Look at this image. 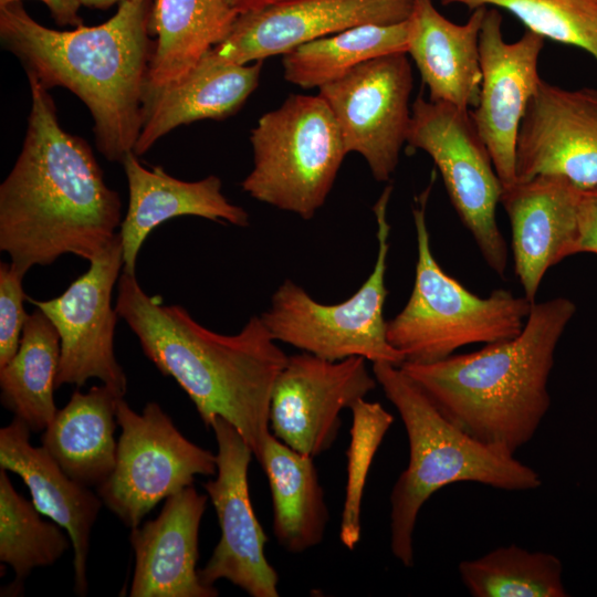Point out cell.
<instances>
[{
    "instance_id": "6da1fadb",
    "label": "cell",
    "mask_w": 597,
    "mask_h": 597,
    "mask_svg": "<svg viewBox=\"0 0 597 597\" xmlns=\"http://www.w3.org/2000/svg\"><path fill=\"white\" fill-rule=\"evenodd\" d=\"M27 76V133L0 186V250L23 276L67 253L90 262L123 220L121 198L106 185L87 142L62 128L49 90Z\"/></svg>"
},
{
    "instance_id": "7a4b0ae2",
    "label": "cell",
    "mask_w": 597,
    "mask_h": 597,
    "mask_svg": "<svg viewBox=\"0 0 597 597\" xmlns=\"http://www.w3.org/2000/svg\"><path fill=\"white\" fill-rule=\"evenodd\" d=\"M115 308L158 370L172 377L207 428L217 417L244 438L259 462L270 434L274 383L289 356L260 315L223 335L199 324L180 305L148 295L136 275L122 272Z\"/></svg>"
},
{
    "instance_id": "3957f363",
    "label": "cell",
    "mask_w": 597,
    "mask_h": 597,
    "mask_svg": "<svg viewBox=\"0 0 597 597\" xmlns=\"http://www.w3.org/2000/svg\"><path fill=\"white\" fill-rule=\"evenodd\" d=\"M151 9V0H127L102 24L60 31L35 21L21 1L0 7L3 49L43 87L67 88L86 105L96 148L109 161L123 163L140 133Z\"/></svg>"
},
{
    "instance_id": "277c9868",
    "label": "cell",
    "mask_w": 597,
    "mask_h": 597,
    "mask_svg": "<svg viewBox=\"0 0 597 597\" xmlns=\"http://www.w3.org/2000/svg\"><path fill=\"white\" fill-rule=\"evenodd\" d=\"M575 312L567 297L535 302L513 338L433 363L405 362L400 368L454 425L484 444L515 454L549 409L555 349Z\"/></svg>"
},
{
    "instance_id": "5b68a950",
    "label": "cell",
    "mask_w": 597,
    "mask_h": 597,
    "mask_svg": "<svg viewBox=\"0 0 597 597\" xmlns=\"http://www.w3.org/2000/svg\"><path fill=\"white\" fill-rule=\"evenodd\" d=\"M371 371L396 407L409 442L408 465L390 493V549L404 566L413 565L417 519L438 490L455 482L504 491L542 485L540 474L514 454L482 443L449 420L400 366L373 363Z\"/></svg>"
},
{
    "instance_id": "8992f818",
    "label": "cell",
    "mask_w": 597,
    "mask_h": 597,
    "mask_svg": "<svg viewBox=\"0 0 597 597\" xmlns=\"http://www.w3.org/2000/svg\"><path fill=\"white\" fill-rule=\"evenodd\" d=\"M430 190L431 184L412 209L418 254L413 287L404 308L387 321L388 342L405 362L419 364L444 359L465 345L515 337L533 304L503 289L478 296L443 271L426 221Z\"/></svg>"
},
{
    "instance_id": "52a82bcc",
    "label": "cell",
    "mask_w": 597,
    "mask_h": 597,
    "mask_svg": "<svg viewBox=\"0 0 597 597\" xmlns=\"http://www.w3.org/2000/svg\"><path fill=\"white\" fill-rule=\"evenodd\" d=\"M253 168L241 182L258 201L312 219L348 154L326 102L294 94L251 130Z\"/></svg>"
},
{
    "instance_id": "ba28073f",
    "label": "cell",
    "mask_w": 597,
    "mask_h": 597,
    "mask_svg": "<svg viewBox=\"0 0 597 597\" xmlns=\"http://www.w3.org/2000/svg\"><path fill=\"white\" fill-rule=\"evenodd\" d=\"M388 185L373 207L377 222V258L371 273L347 300L323 304L292 280L283 281L260 316L273 338L328 360L363 357L401 366L405 356L387 338L384 305L390 224Z\"/></svg>"
},
{
    "instance_id": "9c48e42d",
    "label": "cell",
    "mask_w": 597,
    "mask_h": 597,
    "mask_svg": "<svg viewBox=\"0 0 597 597\" xmlns=\"http://www.w3.org/2000/svg\"><path fill=\"white\" fill-rule=\"evenodd\" d=\"M407 144L433 160L485 263L504 276L507 245L496 222L503 186L470 109L419 95L411 105Z\"/></svg>"
},
{
    "instance_id": "30bf717a",
    "label": "cell",
    "mask_w": 597,
    "mask_h": 597,
    "mask_svg": "<svg viewBox=\"0 0 597 597\" xmlns=\"http://www.w3.org/2000/svg\"><path fill=\"white\" fill-rule=\"evenodd\" d=\"M123 398L116 411L122 429L116 464L97 493L133 528L160 501L192 485L196 475L216 474L217 463L216 454L185 438L157 402L137 413Z\"/></svg>"
},
{
    "instance_id": "8fae6325",
    "label": "cell",
    "mask_w": 597,
    "mask_h": 597,
    "mask_svg": "<svg viewBox=\"0 0 597 597\" xmlns=\"http://www.w3.org/2000/svg\"><path fill=\"white\" fill-rule=\"evenodd\" d=\"M412 71L407 52L363 62L318 88L341 130L347 153H358L373 177L389 181L411 118Z\"/></svg>"
},
{
    "instance_id": "7c38bea8",
    "label": "cell",
    "mask_w": 597,
    "mask_h": 597,
    "mask_svg": "<svg viewBox=\"0 0 597 597\" xmlns=\"http://www.w3.org/2000/svg\"><path fill=\"white\" fill-rule=\"evenodd\" d=\"M124 266L119 232L90 261L88 270L59 296L39 301L29 298L56 328L61 342L56 388L81 387L91 378L100 379L123 397L127 377L114 353V333L119 317L112 306V293Z\"/></svg>"
},
{
    "instance_id": "4fadbf2b",
    "label": "cell",
    "mask_w": 597,
    "mask_h": 597,
    "mask_svg": "<svg viewBox=\"0 0 597 597\" xmlns=\"http://www.w3.org/2000/svg\"><path fill=\"white\" fill-rule=\"evenodd\" d=\"M216 437L217 476L203 484L216 510L220 541L199 577L213 586L227 579L251 597H277L279 575L265 556L268 536L249 494L248 470L252 449L227 420L217 417L210 427Z\"/></svg>"
},
{
    "instance_id": "5bb4252c",
    "label": "cell",
    "mask_w": 597,
    "mask_h": 597,
    "mask_svg": "<svg viewBox=\"0 0 597 597\" xmlns=\"http://www.w3.org/2000/svg\"><path fill=\"white\" fill-rule=\"evenodd\" d=\"M366 359L328 360L302 352L289 356L271 395V433L290 448L315 458L335 442L341 412L377 386Z\"/></svg>"
},
{
    "instance_id": "9a60e30c",
    "label": "cell",
    "mask_w": 597,
    "mask_h": 597,
    "mask_svg": "<svg viewBox=\"0 0 597 597\" xmlns=\"http://www.w3.org/2000/svg\"><path fill=\"white\" fill-rule=\"evenodd\" d=\"M544 42L531 30L506 42L502 14L496 8H486L479 41L482 82L478 104L470 112L503 187L517 180V134L541 81L538 61Z\"/></svg>"
},
{
    "instance_id": "2e32d148",
    "label": "cell",
    "mask_w": 597,
    "mask_h": 597,
    "mask_svg": "<svg viewBox=\"0 0 597 597\" xmlns=\"http://www.w3.org/2000/svg\"><path fill=\"white\" fill-rule=\"evenodd\" d=\"M565 177L597 188V88H563L541 78L520 125L516 181Z\"/></svg>"
},
{
    "instance_id": "e0dca14e",
    "label": "cell",
    "mask_w": 597,
    "mask_h": 597,
    "mask_svg": "<svg viewBox=\"0 0 597 597\" xmlns=\"http://www.w3.org/2000/svg\"><path fill=\"white\" fill-rule=\"evenodd\" d=\"M415 0H283L238 14L226 39L211 51L222 60L248 64L364 24L409 19Z\"/></svg>"
},
{
    "instance_id": "ac0fdd59",
    "label": "cell",
    "mask_w": 597,
    "mask_h": 597,
    "mask_svg": "<svg viewBox=\"0 0 597 597\" xmlns=\"http://www.w3.org/2000/svg\"><path fill=\"white\" fill-rule=\"evenodd\" d=\"M579 190L557 175L503 187L500 203L511 224L515 274L532 303L547 270L575 254Z\"/></svg>"
},
{
    "instance_id": "d6986e66",
    "label": "cell",
    "mask_w": 597,
    "mask_h": 597,
    "mask_svg": "<svg viewBox=\"0 0 597 597\" xmlns=\"http://www.w3.org/2000/svg\"><path fill=\"white\" fill-rule=\"evenodd\" d=\"M208 495L189 485L166 499L155 520L130 528L135 553L130 597H216L197 569L198 536Z\"/></svg>"
},
{
    "instance_id": "ffe728a7",
    "label": "cell",
    "mask_w": 597,
    "mask_h": 597,
    "mask_svg": "<svg viewBox=\"0 0 597 597\" xmlns=\"http://www.w3.org/2000/svg\"><path fill=\"white\" fill-rule=\"evenodd\" d=\"M262 61L232 63L209 50L180 78L163 86L146 85L143 124L134 147L144 155L170 130L202 119H224L235 114L256 88Z\"/></svg>"
},
{
    "instance_id": "44dd1931",
    "label": "cell",
    "mask_w": 597,
    "mask_h": 597,
    "mask_svg": "<svg viewBox=\"0 0 597 597\" xmlns=\"http://www.w3.org/2000/svg\"><path fill=\"white\" fill-rule=\"evenodd\" d=\"M30 434L17 417L0 429V468L18 474L35 509L67 532L74 552V591L85 596L90 535L104 503L88 486L70 478L43 447H33Z\"/></svg>"
},
{
    "instance_id": "7402d4cb",
    "label": "cell",
    "mask_w": 597,
    "mask_h": 597,
    "mask_svg": "<svg viewBox=\"0 0 597 597\" xmlns=\"http://www.w3.org/2000/svg\"><path fill=\"white\" fill-rule=\"evenodd\" d=\"M123 166L128 186V208L121 223L124 270L135 275L139 250L148 234L163 222L181 216H196L245 228L249 214L222 193L219 177L201 180L177 179L160 166L144 167L132 150Z\"/></svg>"
},
{
    "instance_id": "603a6c76",
    "label": "cell",
    "mask_w": 597,
    "mask_h": 597,
    "mask_svg": "<svg viewBox=\"0 0 597 597\" xmlns=\"http://www.w3.org/2000/svg\"><path fill=\"white\" fill-rule=\"evenodd\" d=\"M486 7L473 10L463 24L443 17L432 0H415L408 19L407 54L413 60L429 100L461 108L476 106L482 72L480 32Z\"/></svg>"
},
{
    "instance_id": "cb8c5ba5",
    "label": "cell",
    "mask_w": 597,
    "mask_h": 597,
    "mask_svg": "<svg viewBox=\"0 0 597 597\" xmlns=\"http://www.w3.org/2000/svg\"><path fill=\"white\" fill-rule=\"evenodd\" d=\"M121 398L104 384L85 394L75 390L41 436L42 447L62 470L86 486H100L115 468L114 433Z\"/></svg>"
},
{
    "instance_id": "d4e9b609",
    "label": "cell",
    "mask_w": 597,
    "mask_h": 597,
    "mask_svg": "<svg viewBox=\"0 0 597 597\" xmlns=\"http://www.w3.org/2000/svg\"><path fill=\"white\" fill-rule=\"evenodd\" d=\"M313 459L270 432L259 460L272 495L273 533L290 553H302L318 545L328 522L325 495Z\"/></svg>"
},
{
    "instance_id": "484cf974",
    "label": "cell",
    "mask_w": 597,
    "mask_h": 597,
    "mask_svg": "<svg viewBox=\"0 0 597 597\" xmlns=\"http://www.w3.org/2000/svg\"><path fill=\"white\" fill-rule=\"evenodd\" d=\"M238 14L224 0H156L147 84L163 86L185 75L226 39Z\"/></svg>"
},
{
    "instance_id": "4316f807",
    "label": "cell",
    "mask_w": 597,
    "mask_h": 597,
    "mask_svg": "<svg viewBox=\"0 0 597 597\" xmlns=\"http://www.w3.org/2000/svg\"><path fill=\"white\" fill-rule=\"evenodd\" d=\"M60 355L56 328L35 307L24 325L18 352L0 367L2 406L33 432L43 431L57 411L53 391Z\"/></svg>"
},
{
    "instance_id": "83f0119b",
    "label": "cell",
    "mask_w": 597,
    "mask_h": 597,
    "mask_svg": "<svg viewBox=\"0 0 597 597\" xmlns=\"http://www.w3.org/2000/svg\"><path fill=\"white\" fill-rule=\"evenodd\" d=\"M408 20L395 24H364L303 43L283 54L287 82L320 88L371 59L407 52Z\"/></svg>"
},
{
    "instance_id": "f1b7e54d",
    "label": "cell",
    "mask_w": 597,
    "mask_h": 597,
    "mask_svg": "<svg viewBox=\"0 0 597 597\" xmlns=\"http://www.w3.org/2000/svg\"><path fill=\"white\" fill-rule=\"evenodd\" d=\"M460 578L473 597H566L559 558L515 544L460 562Z\"/></svg>"
},
{
    "instance_id": "f546056e",
    "label": "cell",
    "mask_w": 597,
    "mask_h": 597,
    "mask_svg": "<svg viewBox=\"0 0 597 597\" xmlns=\"http://www.w3.org/2000/svg\"><path fill=\"white\" fill-rule=\"evenodd\" d=\"M71 538L55 522H46L32 502L13 488L0 468V561L11 566L19 586L36 567L54 564L70 547Z\"/></svg>"
},
{
    "instance_id": "4dcf8cb0",
    "label": "cell",
    "mask_w": 597,
    "mask_h": 597,
    "mask_svg": "<svg viewBox=\"0 0 597 597\" xmlns=\"http://www.w3.org/2000/svg\"><path fill=\"white\" fill-rule=\"evenodd\" d=\"M474 10L492 6L509 11L544 39L587 51L597 60V0H440Z\"/></svg>"
},
{
    "instance_id": "1f68e13d",
    "label": "cell",
    "mask_w": 597,
    "mask_h": 597,
    "mask_svg": "<svg viewBox=\"0 0 597 597\" xmlns=\"http://www.w3.org/2000/svg\"><path fill=\"white\" fill-rule=\"evenodd\" d=\"M350 410L352 439L347 450V482L339 530L341 542L348 549H353L360 540V507L366 478L374 455L394 422L392 415L379 402L365 398L356 401Z\"/></svg>"
},
{
    "instance_id": "d6a6232c",
    "label": "cell",
    "mask_w": 597,
    "mask_h": 597,
    "mask_svg": "<svg viewBox=\"0 0 597 597\" xmlns=\"http://www.w3.org/2000/svg\"><path fill=\"white\" fill-rule=\"evenodd\" d=\"M23 275L11 264L0 263V367L18 352L29 315L23 302L28 301L22 286Z\"/></svg>"
},
{
    "instance_id": "836d02e7",
    "label": "cell",
    "mask_w": 597,
    "mask_h": 597,
    "mask_svg": "<svg viewBox=\"0 0 597 597\" xmlns=\"http://www.w3.org/2000/svg\"><path fill=\"white\" fill-rule=\"evenodd\" d=\"M578 237L575 254H597V188L580 189L577 205Z\"/></svg>"
},
{
    "instance_id": "e575fe53",
    "label": "cell",
    "mask_w": 597,
    "mask_h": 597,
    "mask_svg": "<svg viewBox=\"0 0 597 597\" xmlns=\"http://www.w3.org/2000/svg\"><path fill=\"white\" fill-rule=\"evenodd\" d=\"M21 0H0V7ZM49 9L52 18L60 27H80L83 20L78 14L81 0H41Z\"/></svg>"
},
{
    "instance_id": "d590c367",
    "label": "cell",
    "mask_w": 597,
    "mask_h": 597,
    "mask_svg": "<svg viewBox=\"0 0 597 597\" xmlns=\"http://www.w3.org/2000/svg\"><path fill=\"white\" fill-rule=\"evenodd\" d=\"M235 12L243 13L261 9L283 0H224Z\"/></svg>"
},
{
    "instance_id": "8d00e7d4",
    "label": "cell",
    "mask_w": 597,
    "mask_h": 597,
    "mask_svg": "<svg viewBox=\"0 0 597 597\" xmlns=\"http://www.w3.org/2000/svg\"><path fill=\"white\" fill-rule=\"evenodd\" d=\"M127 0H81L82 6L95 9H107L115 3H121ZM128 1H146V0H128Z\"/></svg>"
}]
</instances>
